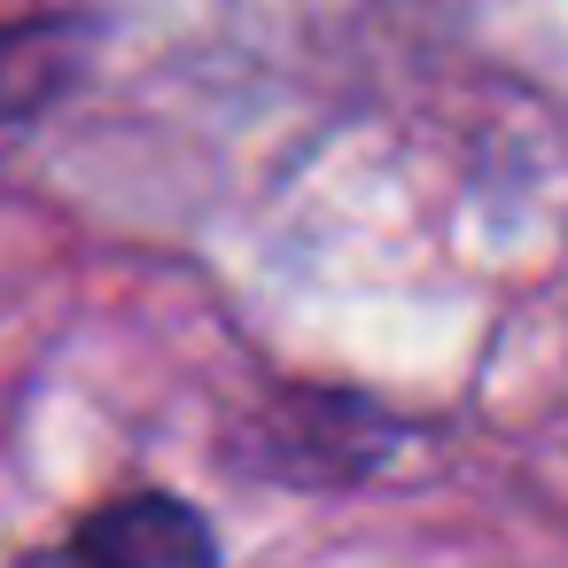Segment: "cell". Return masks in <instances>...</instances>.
Returning a JSON list of instances; mask_svg holds the SVG:
<instances>
[{
    "label": "cell",
    "mask_w": 568,
    "mask_h": 568,
    "mask_svg": "<svg viewBox=\"0 0 568 568\" xmlns=\"http://www.w3.org/2000/svg\"><path fill=\"white\" fill-rule=\"evenodd\" d=\"M397 444V420L358 397V389H281L250 413L234 467L257 483H288V490H343L382 475Z\"/></svg>",
    "instance_id": "6da1fadb"
},
{
    "label": "cell",
    "mask_w": 568,
    "mask_h": 568,
    "mask_svg": "<svg viewBox=\"0 0 568 568\" xmlns=\"http://www.w3.org/2000/svg\"><path fill=\"white\" fill-rule=\"evenodd\" d=\"M9 568H226V545H219V521L187 490L133 483L94 498L55 537L24 545Z\"/></svg>",
    "instance_id": "7a4b0ae2"
},
{
    "label": "cell",
    "mask_w": 568,
    "mask_h": 568,
    "mask_svg": "<svg viewBox=\"0 0 568 568\" xmlns=\"http://www.w3.org/2000/svg\"><path fill=\"white\" fill-rule=\"evenodd\" d=\"M87 17H0V133H32L87 79Z\"/></svg>",
    "instance_id": "3957f363"
}]
</instances>
